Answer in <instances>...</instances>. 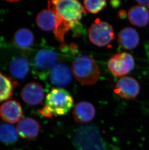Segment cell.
Returning a JSON list of instances; mask_svg holds the SVG:
<instances>
[{
    "instance_id": "obj_1",
    "label": "cell",
    "mask_w": 149,
    "mask_h": 150,
    "mask_svg": "<svg viewBox=\"0 0 149 150\" xmlns=\"http://www.w3.org/2000/svg\"><path fill=\"white\" fill-rule=\"evenodd\" d=\"M60 57V54L51 47L44 46L38 49L32 59V74L35 78L46 79Z\"/></svg>"
},
{
    "instance_id": "obj_2",
    "label": "cell",
    "mask_w": 149,
    "mask_h": 150,
    "mask_svg": "<svg viewBox=\"0 0 149 150\" xmlns=\"http://www.w3.org/2000/svg\"><path fill=\"white\" fill-rule=\"evenodd\" d=\"M73 144L76 150H107L98 128L93 125L80 126L77 129Z\"/></svg>"
},
{
    "instance_id": "obj_3",
    "label": "cell",
    "mask_w": 149,
    "mask_h": 150,
    "mask_svg": "<svg viewBox=\"0 0 149 150\" xmlns=\"http://www.w3.org/2000/svg\"><path fill=\"white\" fill-rule=\"evenodd\" d=\"M71 69L75 78L85 85L96 83L100 75L97 64L93 58L87 55L77 56L72 63Z\"/></svg>"
},
{
    "instance_id": "obj_4",
    "label": "cell",
    "mask_w": 149,
    "mask_h": 150,
    "mask_svg": "<svg viewBox=\"0 0 149 150\" xmlns=\"http://www.w3.org/2000/svg\"><path fill=\"white\" fill-rule=\"evenodd\" d=\"M48 9L57 17L72 23L79 22L86 11L82 4L74 0H54L48 1Z\"/></svg>"
},
{
    "instance_id": "obj_5",
    "label": "cell",
    "mask_w": 149,
    "mask_h": 150,
    "mask_svg": "<svg viewBox=\"0 0 149 150\" xmlns=\"http://www.w3.org/2000/svg\"><path fill=\"white\" fill-rule=\"evenodd\" d=\"M73 104V99L68 91L62 88H56L46 95L45 106L53 117H56L67 114Z\"/></svg>"
},
{
    "instance_id": "obj_6",
    "label": "cell",
    "mask_w": 149,
    "mask_h": 150,
    "mask_svg": "<svg viewBox=\"0 0 149 150\" xmlns=\"http://www.w3.org/2000/svg\"><path fill=\"white\" fill-rule=\"evenodd\" d=\"M89 38L94 45L103 47L108 45L115 38V34L112 26L100 19H96L88 30Z\"/></svg>"
},
{
    "instance_id": "obj_7",
    "label": "cell",
    "mask_w": 149,
    "mask_h": 150,
    "mask_svg": "<svg viewBox=\"0 0 149 150\" xmlns=\"http://www.w3.org/2000/svg\"><path fill=\"white\" fill-rule=\"evenodd\" d=\"M108 69L117 77L128 74L135 67V61L131 54L124 52L116 54L110 58L108 63Z\"/></svg>"
},
{
    "instance_id": "obj_8",
    "label": "cell",
    "mask_w": 149,
    "mask_h": 150,
    "mask_svg": "<svg viewBox=\"0 0 149 150\" xmlns=\"http://www.w3.org/2000/svg\"><path fill=\"white\" fill-rule=\"evenodd\" d=\"M140 86L138 81L131 77H123L116 84L114 92L124 99H134L139 93Z\"/></svg>"
},
{
    "instance_id": "obj_9",
    "label": "cell",
    "mask_w": 149,
    "mask_h": 150,
    "mask_svg": "<svg viewBox=\"0 0 149 150\" xmlns=\"http://www.w3.org/2000/svg\"><path fill=\"white\" fill-rule=\"evenodd\" d=\"M21 96L26 103L31 105H36L44 100L45 92L42 86L39 83L31 82L23 88Z\"/></svg>"
},
{
    "instance_id": "obj_10",
    "label": "cell",
    "mask_w": 149,
    "mask_h": 150,
    "mask_svg": "<svg viewBox=\"0 0 149 150\" xmlns=\"http://www.w3.org/2000/svg\"><path fill=\"white\" fill-rule=\"evenodd\" d=\"M22 116L21 106L15 100H8L0 106V117L7 123H16L20 121Z\"/></svg>"
},
{
    "instance_id": "obj_11",
    "label": "cell",
    "mask_w": 149,
    "mask_h": 150,
    "mask_svg": "<svg viewBox=\"0 0 149 150\" xmlns=\"http://www.w3.org/2000/svg\"><path fill=\"white\" fill-rule=\"evenodd\" d=\"M49 80L52 85L57 87H65L72 81V74L69 67L62 63L57 64L49 74Z\"/></svg>"
},
{
    "instance_id": "obj_12",
    "label": "cell",
    "mask_w": 149,
    "mask_h": 150,
    "mask_svg": "<svg viewBox=\"0 0 149 150\" xmlns=\"http://www.w3.org/2000/svg\"><path fill=\"white\" fill-rule=\"evenodd\" d=\"M40 126L37 120L30 117H24L18 122L17 132L23 139L32 140L38 136Z\"/></svg>"
},
{
    "instance_id": "obj_13",
    "label": "cell",
    "mask_w": 149,
    "mask_h": 150,
    "mask_svg": "<svg viewBox=\"0 0 149 150\" xmlns=\"http://www.w3.org/2000/svg\"><path fill=\"white\" fill-rule=\"evenodd\" d=\"M95 115V108L88 102H81L76 104L73 111L74 119L79 123H88L93 120Z\"/></svg>"
},
{
    "instance_id": "obj_14",
    "label": "cell",
    "mask_w": 149,
    "mask_h": 150,
    "mask_svg": "<svg viewBox=\"0 0 149 150\" xmlns=\"http://www.w3.org/2000/svg\"><path fill=\"white\" fill-rule=\"evenodd\" d=\"M118 41L122 48L125 50H132L136 48L139 44V35L134 29L126 27L119 32Z\"/></svg>"
},
{
    "instance_id": "obj_15",
    "label": "cell",
    "mask_w": 149,
    "mask_h": 150,
    "mask_svg": "<svg viewBox=\"0 0 149 150\" xmlns=\"http://www.w3.org/2000/svg\"><path fill=\"white\" fill-rule=\"evenodd\" d=\"M128 18L133 25L145 27L149 23V9L142 6H134L128 11Z\"/></svg>"
},
{
    "instance_id": "obj_16",
    "label": "cell",
    "mask_w": 149,
    "mask_h": 150,
    "mask_svg": "<svg viewBox=\"0 0 149 150\" xmlns=\"http://www.w3.org/2000/svg\"><path fill=\"white\" fill-rule=\"evenodd\" d=\"M29 61L23 57H15L9 65V71L12 76L18 79H23L27 76L30 71Z\"/></svg>"
},
{
    "instance_id": "obj_17",
    "label": "cell",
    "mask_w": 149,
    "mask_h": 150,
    "mask_svg": "<svg viewBox=\"0 0 149 150\" xmlns=\"http://www.w3.org/2000/svg\"><path fill=\"white\" fill-rule=\"evenodd\" d=\"M14 42L17 47L24 51L30 50L34 46L35 38L31 31L27 28L18 30L14 37Z\"/></svg>"
},
{
    "instance_id": "obj_18",
    "label": "cell",
    "mask_w": 149,
    "mask_h": 150,
    "mask_svg": "<svg viewBox=\"0 0 149 150\" xmlns=\"http://www.w3.org/2000/svg\"><path fill=\"white\" fill-rule=\"evenodd\" d=\"M57 21L56 16L48 9L41 11L38 13L37 17V25L40 28L45 31L54 30Z\"/></svg>"
},
{
    "instance_id": "obj_19",
    "label": "cell",
    "mask_w": 149,
    "mask_h": 150,
    "mask_svg": "<svg viewBox=\"0 0 149 150\" xmlns=\"http://www.w3.org/2000/svg\"><path fill=\"white\" fill-rule=\"evenodd\" d=\"M18 133L14 126L7 123L0 125V142L6 144H11L17 142Z\"/></svg>"
},
{
    "instance_id": "obj_20",
    "label": "cell",
    "mask_w": 149,
    "mask_h": 150,
    "mask_svg": "<svg viewBox=\"0 0 149 150\" xmlns=\"http://www.w3.org/2000/svg\"><path fill=\"white\" fill-rule=\"evenodd\" d=\"M14 83L0 72V103L11 97Z\"/></svg>"
},
{
    "instance_id": "obj_21",
    "label": "cell",
    "mask_w": 149,
    "mask_h": 150,
    "mask_svg": "<svg viewBox=\"0 0 149 150\" xmlns=\"http://www.w3.org/2000/svg\"><path fill=\"white\" fill-rule=\"evenodd\" d=\"M57 18V23L54 30L55 38L58 41L62 42L64 40L65 35L70 29L72 28L74 23L66 21L63 18Z\"/></svg>"
},
{
    "instance_id": "obj_22",
    "label": "cell",
    "mask_w": 149,
    "mask_h": 150,
    "mask_svg": "<svg viewBox=\"0 0 149 150\" xmlns=\"http://www.w3.org/2000/svg\"><path fill=\"white\" fill-rule=\"evenodd\" d=\"M83 3L86 9L93 14L98 13L107 6V2L104 0H86Z\"/></svg>"
},
{
    "instance_id": "obj_23",
    "label": "cell",
    "mask_w": 149,
    "mask_h": 150,
    "mask_svg": "<svg viewBox=\"0 0 149 150\" xmlns=\"http://www.w3.org/2000/svg\"><path fill=\"white\" fill-rule=\"evenodd\" d=\"M39 112L43 116L49 117V118H52L53 117V116H52L51 113L45 106H44L42 108H41V109L39 110Z\"/></svg>"
},
{
    "instance_id": "obj_24",
    "label": "cell",
    "mask_w": 149,
    "mask_h": 150,
    "mask_svg": "<svg viewBox=\"0 0 149 150\" xmlns=\"http://www.w3.org/2000/svg\"><path fill=\"white\" fill-rule=\"evenodd\" d=\"M136 2L140 6L149 8V1H136Z\"/></svg>"
},
{
    "instance_id": "obj_25",
    "label": "cell",
    "mask_w": 149,
    "mask_h": 150,
    "mask_svg": "<svg viewBox=\"0 0 149 150\" xmlns=\"http://www.w3.org/2000/svg\"><path fill=\"white\" fill-rule=\"evenodd\" d=\"M110 3H111V6L114 8L119 7L121 4V1H110Z\"/></svg>"
},
{
    "instance_id": "obj_26",
    "label": "cell",
    "mask_w": 149,
    "mask_h": 150,
    "mask_svg": "<svg viewBox=\"0 0 149 150\" xmlns=\"http://www.w3.org/2000/svg\"><path fill=\"white\" fill-rule=\"evenodd\" d=\"M119 17H121L122 18L123 17H125V11H122V10L120 11H119Z\"/></svg>"
}]
</instances>
